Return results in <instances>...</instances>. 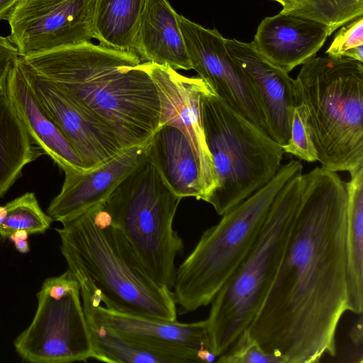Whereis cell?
Segmentation results:
<instances>
[{
  "mask_svg": "<svg viewBox=\"0 0 363 363\" xmlns=\"http://www.w3.org/2000/svg\"><path fill=\"white\" fill-rule=\"evenodd\" d=\"M99 310L123 339L162 357L167 363L201 362V350H211L206 320L182 323L123 314L101 305Z\"/></svg>",
  "mask_w": 363,
  "mask_h": 363,
  "instance_id": "14",
  "label": "cell"
},
{
  "mask_svg": "<svg viewBox=\"0 0 363 363\" xmlns=\"http://www.w3.org/2000/svg\"><path fill=\"white\" fill-rule=\"evenodd\" d=\"M218 357L220 363H286L281 356L264 351L247 329L226 352Z\"/></svg>",
  "mask_w": 363,
  "mask_h": 363,
  "instance_id": "29",
  "label": "cell"
},
{
  "mask_svg": "<svg viewBox=\"0 0 363 363\" xmlns=\"http://www.w3.org/2000/svg\"><path fill=\"white\" fill-rule=\"evenodd\" d=\"M4 91L33 141L61 168L85 171L75 150L38 102L18 58L11 67Z\"/></svg>",
  "mask_w": 363,
  "mask_h": 363,
  "instance_id": "18",
  "label": "cell"
},
{
  "mask_svg": "<svg viewBox=\"0 0 363 363\" xmlns=\"http://www.w3.org/2000/svg\"><path fill=\"white\" fill-rule=\"evenodd\" d=\"M19 58L106 122L123 148L148 141L159 127L158 92L135 52L90 42Z\"/></svg>",
  "mask_w": 363,
  "mask_h": 363,
  "instance_id": "2",
  "label": "cell"
},
{
  "mask_svg": "<svg viewBox=\"0 0 363 363\" xmlns=\"http://www.w3.org/2000/svg\"><path fill=\"white\" fill-rule=\"evenodd\" d=\"M330 35L323 23L280 11L260 22L252 43L264 59L289 73L315 57Z\"/></svg>",
  "mask_w": 363,
  "mask_h": 363,
  "instance_id": "17",
  "label": "cell"
},
{
  "mask_svg": "<svg viewBox=\"0 0 363 363\" xmlns=\"http://www.w3.org/2000/svg\"><path fill=\"white\" fill-rule=\"evenodd\" d=\"M4 90L0 92V198L41 153L33 145Z\"/></svg>",
  "mask_w": 363,
  "mask_h": 363,
  "instance_id": "22",
  "label": "cell"
},
{
  "mask_svg": "<svg viewBox=\"0 0 363 363\" xmlns=\"http://www.w3.org/2000/svg\"><path fill=\"white\" fill-rule=\"evenodd\" d=\"M281 147L284 153L294 155L308 162L318 161L308 111L302 103L296 104L294 107L290 138L288 143Z\"/></svg>",
  "mask_w": 363,
  "mask_h": 363,
  "instance_id": "27",
  "label": "cell"
},
{
  "mask_svg": "<svg viewBox=\"0 0 363 363\" xmlns=\"http://www.w3.org/2000/svg\"><path fill=\"white\" fill-rule=\"evenodd\" d=\"M52 218L40 208L35 194L27 192L0 206V237L9 238L17 231L45 233Z\"/></svg>",
  "mask_w": 363,
  "mask_h": 363,
  "instance_id": "26",
  "label": "cell"
},
{
  "mask_svg": "<svg viewBox=\"0 0 363 363\" xmlns=\"http://www.w3.org/2000/svg\"><path fill=\"white\" fill-rule=\"evenodd\" d=\"M78 281L67 270L46 279L28 327L15 340L18 354L31 363H67L94 359V349Z\"/></svg>",
  "mask_w": 363,
  "mask_h": 363,
  "instance_id": "9",
  "label": "cell"
},
{
  "mask_svg": "<svg viewBox=\"0 0 363 363\" xmlns=\"http://www.w3.org/2000/svg\"><path fill=\"white\" fill-rule=\"evenodd\" d=\"M351 340L352 342L361 347L362 345V319L360 318L359 323H357L352 329Z\"/></svg>",
  "mask_w": 363,
  "mask_h": 363,
  "instance_id": "33",
  "label": "cell"
},
{
  "mask_svg": "<svg viewBox=\"0 0 363 363\" xmlns=\"http://www.w3.org/2000/svg\"><path fill=\"white\" fill-rule=\"evenodd\" d=\"M347 190L348 311H363V167L350 173Z\"/></svg>",
  "mask_w": 363,
  "mask_h": 363,
  "instance_id": "23",
  "label": "cell"
},
{
  "mask_svg": "<svg viewBox=\"0 0 363 363\" xmlns=\"http://www.w3.org/2000/svg\"><path fill=\"white\" fill-rule=\"evenodd\" d=\"M281 11L325 25L331 35L340 26L363 16V0H283Z\"/></svg>",
  "mask_w": 363,
  "mask_h": 363,
  "instance_id": "25",
  "label": "cell"
},
{
  "mask_svg": "<svg viewBox=\"0 0 363 363\" xmlns=\"http://www.w3.org/2000/svg\"><path fill=\"white\" fill-rule=\"evenodd\" d=\"M177 16L167 0H148L134 45L142 62L192 69Z\"/></svg>",
  "mask_w": 363,
  "mask_h": 363,
  "instance_id": "20",
  "label": "cell"
},
{
  "mask_svg": "<svg viewBox=\"0 0 363 363\" xmlns=\"http://www.w3.org/2000/svg\"><path fill=\"white\" fill-rule=\"evenodd\" d=\"M305 186L289 243L250 335L286 363L336 355L335 336L348 311L346 184L317 167Z\"/></svg>",
  "mask_w": 363,
  "mask_h": 363,
  "instance_id": "1",
  "label": "cell"
},
{
  "mask_svg": "<svg viewBox=\"0 0 363 363\" xmlns=\"http://www.w3.org/2000/svg\"><path fill=\"white\" fill-rule=\"evenodd\" d=\"M19 65L40 106L59 127L79 155L85 171L123 149L111 128L68 92L26 66Z\"/></svg>",
  "mask_w": 363,
  "mask_h": 363,
  "instance_id": "12",
  "label": "cell"
},
{
  "mask_svg": "<svg viewBox=\"0 0 363 363\" xmlns=\"http://www.w3.org/2000/svg\"><path fill=\"white\" fill-rule=\"evenodd\" d=\"M55 229L68 271L91 280L106 308L123 314L177 320L173 292L147 272L121 230L98 203Z\"/></svg>",
  "mask_w": 363,
  "mask_h": 363,
  "instance_id": "3",
  "label": "cell"
},
{
  "mask_svg": "<svg viewBox=\"0 0 363 363\" xmlns=\"http://www.w3.org/2000/svg\"><path fill=\"white\" fill-rule=\"evenodd\" d=\"M147 157L175 194L206 201L208 191L199 160L191 143L178 128L159 126L149 140Z\"/></svg>",
  "mask_w": 363,
  "mask_h": 363,
  "instance_id": "19",
  "label": "cell"
},
{
  "mask_svg": "<svg viewBox=\"0 0 363 363\" xmlns=\"http://www.w3.org/2000/svg\"><path fill=\"white\" fill-rule=\"evenodd\" d=\"M179 28L191 67L233 109L267 133L264 118L240 67L231 57L225 38L178 14Z\"/></svg>",
  "mask_w": 363,
  "mask_h": 363,
  "instance_id": "11",
  "label": "cell"
},
{
  "mask_svg": "<svg viewBox=\"0 0 363 363\" xmlns=\"http://www.w3.org/2000/svg\"><path fill=\"white\" fill-rule=\"evenodd\" d=\"M302 170V164L295 160L281 165L267 184L203 231L192 252L177 269L172 292L181 313L211 303L253 249L277 194Z\"/></svg>",
  "mask_w": 363,
  "mask_h": 363,
  "instance_id": "4",
  "label": "cell"
},
{
  "mask_svg": "<svg viewBox=\"0 0 363 363\" xmlns=\"http://www.w3.org/2000/svg\"><path fill=\"white\" fill-rule=\"evenodd\" d=\"M96 0H21L7 18L20 57L90 43Z\"/></svg>",
  "mask_w": 363,
  "mask_h": 363,
  "instance_id": "10",
  "label": "cell"
},
{
  "mask_svg": "<svg viewBox=\"0 0 363 363\" xmlns=\"http://www.w3.org/2000/svg\"><path fill=\"white\" fill-rule=\"evenodd\" d=\"M28 235L29 234L27 232L21 230L14 233L9 238L13 241L18 252L26 253L29 251Z\"/></svg>",
  "mask_w": 363,
  "mask_h": 363,
  "instance_id": "31",
  "label": "cell"
},
{
  "mask_svg": "<svg viewBox=\"0 0 363 363\" xmlns=\"http://www.w3.org/2000/svg\"><path fill=\"white\" fill-rule=\"evenodd\" d=\"M78 282L91 334L94 359L109 363H167L162 357L138 347L119 336L100 312L101 298L94 283L87 279H79Z\"/></svg>",
  "mask_w": 363,
  "mask_h": 363,
  "instance_id": "21",
  "label": "cell"
},
{
  "mask_svg": "<svg viewBox=\"0 0 363 363\" xmlns=\"http://www.w3.org/2000/svg\"><path fill=\"white\" fill-rule=\"evenodd\" d=\"M201 117L216 182L206 202L222 216L275 176L284 152L210 87L202 96Z\"/></svg>",
  "mask_w": 363,
  "mask_h": 363,
  "instance_id": "7",
  "label": "cell"
},
{
  "mask_svg": "<svg viewBox=\"0 0 363 363\" xmlns=\"http://www.w3.org/2000/svg\"><path fill=\"white\" fill-rule=\"evenodd\" d=\"M225 45L255 93L264 118L267 133L280 145H286L296 104L294 79L264 59L252 42L225 38Z\"/></svg>",
  "mask_w": 363,
  "mask_h": 363,
  "instance_id": "15",
  "label": "cell"
},
{
  "mask_svg": "<svg viewBox=\"0 0 363 363\" xmlns=\"http://www.w3.org/2000/svg\"><path fill=\"white\" fill-rule=\"evenodd\" d=\"M304 186L301 173L282 187L253 249L211 301L206 320L210 348L217 357L248 328L263 304L286 252Z\"/></svg>",
  "mask_w": 363,
  "mask_h": 363,
  "instance_id": "6",
  "label": "cell"
},
{
  "mask_svg": "<svg viewBox=\"0 0 363 363\" xmlns=\"http://www.w3.org/2000/svg\"><path fill=\"white\" fill-rule=\"evenodd\" d=\"M296 104L308 111L321 167L349 173L363 167V65L314 57L294 79Z\"/></svg>",
  "mask_w": 363,
  "mask_h": 363,
  "instance_id": "5",
  "label": "cell"
},
{
  "mask_svg": "<svg viewBox=\"0 0 363 363\" xmlns=\"http://www.w3.org/2000/svg\"><path fill=\"white\" fill-rule=\"evenodd\" d=\"M19 57L17 48L9 37L0 36V92L4 90L8 74Z\"/></svg>",
  "mask_w": 363,
  "mask_h": 363,
  "instance_id": "30",
  "label": "cell"
},
{
  "mask_svg": "<svg viewBox=\"0 0 363 363\" xmlns=\"http://www.w3.org/2000/svg\"><path fill=\"white\" fill-rule=\"evenodd\" d=\"M149 140L123 148L115 157L90 170L62 168L63 185L60 192L50 202L48 214L53 220L61 223L104 202L118 184L147 157Z\"/></svg>",
  "mask_w": 363,
  "mask_h": 363,
  "instance_id": "16",
  "label": "cell"
},
{
  "mask_svg": "<svg viewBox=\"0 0 363 363\" xmlns=\"http://www.w3.org/2000/svg\"><path fill=\"white\" fill-rule=\"evenodd\" d=\"M143 63L158 92L159 126H174L186 137L199 160L208 198L216 186L201 117L202 96L209 86L199 77H187L168 66Z\"/></svg>",
  "mask_w": 363,
  "mask_h": 363,
  "instance_id": "13",
  "label": "cell"
},
{
  "mask_svg": "<svg viewBox=\"0 0 363 363\" xmlns=\"http://www.w3.org/2000/svg\"><path fill=\"white\" fill-rule=\"evenodd\" d=\"M182 198L166 184L147 157L104 202L111 223L119 228L150 276L172 290L175 259L184 244L173 228Z\"/></svg>",
  "mask_w": 363,
  "mask_h": 363,
  "instance_id": "8",
  "label": "cell"
},
{
  "mask_svg": "<svg viewBox=\"0 0 363 363\" xmlns=\"http://www.w3.org/2000/svg\"><path fill=\"white\" fill-rule=\"evenodd\" d=\"M21 0H0V21L6 20Z\"/></svg>",
  "mask_w": 363,
  "mask_h": 363,
  "instance_id": "32",
  "label": "cell"
},
{
  "mask_svg": "<svg viewBox=\"0 0 363 363\" xmlns=\"http://www.w3.org/2000/svg\"><path fill=\"white\" fill-rule=\"evenodd\" d=\"M325 53L332 59L347 57L363 62V17L341 28Z\"/></svg>",
  "mask_w": 363,
  "mask_h": 363,
  "instance_id": "28",
  "label": "cell"
},
{
  "mask_svg": "<svg viewBox=\"0 0 363 363\" xmlns=\"http://www.w3.org/2000/svg\"><path fill=\"white\" fill-rule=\"evenodd\" d=\"M148 0H96L94 38L100 45L134 52L141 17Z\"/></svg>",
  "mask_w": 363,
  "mask_h": 363,
  "instance_id": "24",
  "label": "cell"
}]
</instances>
